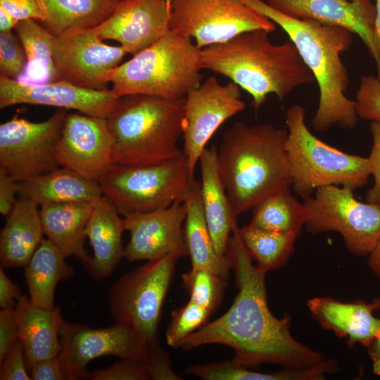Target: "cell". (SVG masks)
<instances>
[{"label": "cell", "instance_id": "obj_1", "mask_svg": "<svg viewBox=\"0 0 380 380\" xmlns=\"http://www.w3.org/2000/svg\"><path fill=\"white\" fill-rule=\"evenodd\" d=\"M236 224L226 250L234 271L238 294L229 309L187 336L180 347L191 350L206 344H222L234 351L233 360L248 369L263 363L305 369L326 360L319 352L296 341L291 334V317L279 319L267 301L266 272L253 264Z\"/></svg>", "mask_w": 380, "mask_h": 380}, {"label": "cell", "instance_id": "obj_2", "mask_svg": "<svg viewBox=\"0 0 380 380\" xmlns=\"http://www.w3.org/2000/svg\"><path fill=\"white\" fill-rule=\"evenodd\" d=\"M260 13L288 35L319 89V103L312 126L324 132L338 125L353 129L357 120L355 100L347 97L350 80L341 53L353 43L348 30L317 21L288 15L264 0H240Z\"/></svg>", "mask_w": 380, "mask_h": 380}, {"label": "cell", "instance_id": "obj_3", "mask_svg": "<svg viewBox=\"0 0 380 380\" xmlns=\"http://www.w3.org/2000/svg\"><path fill=\"white\" fill-rule=\"evenodd\" d=\"M287 133L269 123L249 125L238 121L223 134L217 164L236 216L291 185Z\"/></svg>", "mask_w": 380, "mask_h": 380}, {"label": "cell", "instance_id": "obj_4", "mask_svg": "<svg viewBox=\"0 0 380 380\" xmlns=\"http://www.w3.org/2000/svg\"><path fill=\"white\" fill-rule=\"evenodd\" d=\"M269 31L241 33L201 49L203 69L224 75L252 97L258 110L270 94L281 101L315 78L291 41L272 43Z\"/></svg>", "mask_w": 380, "mask_h": 380}, {"label": "cell", "instance_id": "obj_5", "mask_svg": "<svg viewBox=\"0 0 380 380\" xmlns=\"http://www.w3.org/2000/svg\"><path fill=\"white\" fill-rule=\"evenodd\" d=\"M184 101L144 94L121 97L106 118L113 164L151 165L181 157L177 144L183 133Z\"/></svg>", "mask_w": 380, "mask_h": 380}, {"label": "cell", "instance_id": "obj_6", "mask_svg": "<svg viewBox=\"0 0 380 380\" xmlns=\"http://www.w3.org/2000/svg\"><path fill=\"white\" fill-rule=\"evenodd\" d=\"M201 53L193 40L172 30L108 75L118 96L183 99L201 84Z\"/></svg>", "mask_w": 380, "mask_h": 380}, {"label": "cell", "instance_id": "obj_7", "mask_svg": "<svg viewBox=\"0 0 380 380\" xmlns=\"http://www.w3.org/2000/svg\"><path fill=\"white\" fill-rule=\"evenodd\" d=\"M306 112L298 104L286 111L285 148L294 191L304 199L323 186H342L355 191L368 182L367 158L352 155L316 137L305 124Z\"/></svg>", "mask_w": 380, "mask_h": 380}, {"label": "cell", "instance_id": "obj_8", "mask_svg": "<svg viewBox=\"0 0 380 380\" xmlns=\"http://www.w3.org/2000/svg\"><path fill=\"white\" fill-rule=\"evenodd\" d=\"M194 179L183 153L178 158L156 164H113L98 183L103 196L124 217L184 201Z\"/></svg>", "mask_w": 380, "mask_h": 380}, {"label": "cell", "instance_id": "obj_9", "mask_svg": "<svg viewBox=\"0 0 380 380\" xmlns=\"http://www.w3.org/2000/svg\"><path fill=\"white\" fill-rule=\"evenodd\" d=\"M168 255L122 275L110 287L109 312L116 322L132 327L148 343L158 340V326L175 263Z\"/></svg>", "mask_w": 380, "mask_h": 380}, {"label": "cell", "instance_id": "obj_10", "mask_svg": "<svg viewBox=\"0 0 380 380\" xmlns=\"http://www.w3.org/2000/svg\"><path fill=\"white\" fill-rule=\"evenodd\" d=\"M353 191L331 185L305 198V227L311 234L336 232L349 251L369 255L380 239V205L357 201Z\"/></svg>", "mask_w": 380, "mask_h": 380}, {"label": "cell", "instance_id": "obj_11", "mask_svg": "<svg viewBox=\"0 0 380 380\" xmlns=\"http://www.w3.org/2000/svg\"><path fill=\"white\" fill-rule=\"evenodd\" d=\"M170 28L202 49L251 30L271 33L277 25L240 0H172Z\"/></svg>", "mask_w": 380, "mask_h": 380}, {"label": "cell", "instance_id": "obj_12", "mask_svg": "<svg viewBox=\"0 0 380 380\" xmlns=\"http://www.w3.org/2000/svg\"><path fill=\"white\" fill-rule=\"evenodd\" d=\"M65 109L42 122L15 115L0 125V167L18 182L31 179L58 167L56 150Z\"/></svg>", "mask_w": 380, "mask_h": 380}, {"label": "cell", "instance_id": "obj_13", "mask_svg": "<svg viewBox=\"0 0 380 380\" xmlns=\"http://www.w3.org/2000/svg\"><path fill=\"white\" fill-rule=\"evenodd\" d=\"M58 357L68 380L89 379V362L102 356L146 361L148 343L132 327L116 322L99 329L63 321Z\"/></svg>", "mask_w": 380, "mask_h": 380}, {"label": "cell", "instance_id": "obj_14", "mask_svg": "<svg viewBox=\"0 0 380 380\" xmlns=\"http://www.w3.org/2000/svg\"><path fill=\"white\" fill-rule=\"evenodd\" d=\"M245 108L240 87L232 81L222 84L214 76L187 93L183 106V153L192 177L201 153L215 132Z\"/></svg>", "mask_w": 380, "mask_h": 380}, {"label": "cell", "instance_id": "obj_15", "mask_svg": "<svg viewBox=\"0 0 380 380\" xmlns=\"http://www.w3.org/2000/svg\"><path fill=\"white\" fill-rule=\"evenodd\" d=\"M126 54L121 46L103 43L91 29L56 37L53 49V82L106 89L108 73Z\"/></svg>", "mask_w": 380, "mask_h": 380}, {"label": "cell", "instance_id": "obj_16", "mask_svg": "<svg viewBox=\"0 0 380 380\" xmlns=\"http://www.w3.org/2000/svg\"><path fill=\"white\" fill-rule=\"evenodd\" d=\"M56 157L60 167L99 182L113 164V142L106 118L67 113Z\"/></svg>", "mask_w": 380, "mask_h": 380}, {"label": "cell", "instance_id": "obj_17", "mask_svg": "<svg viewBox=\"0 0 380 380\" xmlns=\"http://www.w3.org/2000/svg\"><path fill=\"white\" fill-rule=\"evenodd\" d=\"M186 216L184 201H177L167 208L124 216L130 239L125 258L130 261L154 260L168 255H188L184 234Z\"/></svg>", "mask_w": 380, "mask_h": 380}, {"label": "cell", "instance_id": "obj_18", "mask_svg": "<svg viewBox=\"0 0 380 380\" xmlns=\"http://www.w3.org/2000/svg\"><path fill=\"white\" fill-rule=\"evenodd\" d=\"M120 98L108 89H88L64 81L29 85L0 75L1 110L18 104L40 105L107 118Z\"/></svg>", "mask_w": 380, "mask_h": 380}, {"label": "cell", "instance_id": "obj_19", "mask_svg": "<svg viewBox=\"0 0 380 380\" xmlns=\"http://www.w3.org/2000/svg\"><path fill=\"white\" fill-rule=\"evenodd\" d=\"M170 20V4L165 0H129L91 30L101 40H115L134 55L169 32Z\"/></svg>", "mask_w": 380, "mask_h": 380}, {"label": "cell", "instance_id": "obj_20", "mask_svg": "<svg viewBox=\"0 0 380 380\" xmlns=\"http://www.w3.org/2000/svg\"><path fill=\"white\" fill-rule=\"evenodd\" d=\"M293 18L344 28L358 35L375 61L380 78V59L374 41L375 6L371 0H264Z\"/></svg>", "mask_w": 380, "mask_h": 380}, {"label": "cell", "instance_id": "obj_21", "mask_svg": "<svg viewBox=\"0 0 380 380\" xmlns=\"http://www.w3.org/2000/svg\"><path fill=\"white\" fill-rule=\"evenodd\" d=\"M124 231V217L102 196L94 202L85 229L86 237L93 249V257L86 269L94 280L99 281L108 277L125 258L122 241Z\"/></svg>", "mask_w": 380, "mask_h": 380}, {"label": "cell", "instance_id": "obj_22", "mask_svg": "<svg viewBox=\"0 0 380 380\" xmlns=\"http://www.w3.org/2000/svg\"><path fill=\"white\" fill-rule=\"evenodd\" d=\"M306 305L322 327L338 337L347 338L350 346L360 343L367 346L379 331L380 319L374 316L372 303H343L332 298L315 297Z\"/></svg>", "mask_w": 380, "mask_h": 380}, {"label": "cell", "instance_id": "obj_23", "mask_svg": "<svg viewBox=\"0 0 380 380\" xmlns=\"http://www.w3.org/2000/svg\"><path fill=\"white\" fill-rule=\"evenodd\" d=\"M198 163L201 167V201L204 217L215 250L225 256L229 239L236 224L235 215L222 183L215 147L205 148Z\"/></svg>", "mask_w": 380, "mask_h": 380}, {"label": "cell", "instance_id": "obj_24", "mask_svg": "<svg viewBox=\"0 0 380 380\" xmlns=\"http://www.w3.org/2000/svg\"><path fill=\"white\" fill-rule=\"evenodd\" d=\"M90 202L49 203L40 206L44 235L65 257L74 256L87 268L91 257L84 247L85 229L94 208Z\"/></svg>", "mask_w": 380, "mask_h": 380}, {"label": "cell", "instance_id": "obj_25", "mask_svg": "<svg viewBox=\"0 0 380 380\" xmlns=\"http://www.w3.org/2000/svg\"><path fill=\"white\" fill-rule=\"evenodd\" d=\"M15 308L18 338L24 346L27 369L37 361L58 356L59 332L64 321L60 308L45 309L36 306L24 295L18 299Z\"/></svg>", "mask_w": 380, "mask_h": 380}, {"label": "cell", "instance_id": "obj_26", "mask_svg": "<svg viewBox=\"0 0 380 380\" xmlns=\"http://www.w3.org/2000/svg\"><path fill=\"white\" fill-rule=\"evenodd\" d=\"M39 205L20 198L6 217L0 234V261L3 267H25L44 235Z\"/></svg>", "mask_w": 380, "mask_h": 380}, {"label": "cell", "instance_id": "obj_27", "mask_svg": "<svg viewBox=\"0 0 380 380\" xmlns=\"http://www.w3.org/2000/svg\"><path fill=\"white\" fill-rule=\"evenodd\" d=\"M18 196L41 206L49 203H94L103 194L98 182L58 167L44 175L20 182Z\"/></svg>", "mask_w": 380, "mask_h": 380}, {"label": "cell", "instance_id": "obj_28", "mask_svg": "<svg viewBox=\"0 0 380 380\" xmlns=\"http://www.w3.org/2000/svg\"><path fill=\"white\" fill-rule=\"evenodd\" d=\"M65 255L48 239H43L24 267L25 279L30 302L38 307L53 309L55 289L61 281L74 274V269L65 262Z\"/></svg>", "mask_w": 380, "mask_h": 380}, {"label": "cell", "instance_id": "obj_29", "mask_svg": "<svg viewBox=\"0 0 380 380\" xmlns=\"http://www.w3.org/2000/svg\"><path fill=\"white\" fill-rule=\"evenodd\" d=\"M184 203V234L191 268H206L227 279L231 265L226 255L220 256L215 250L203 212L200 182L196 179Z\"/></svg>", "mask_w": 380, "mask_h": 380}, {"label": "cell", "instance_id": "obj_30", "mask_svg": "<svg viewBox=\"0 0 380 380\" xmlns=\"http://www.w3.org/2000/svg\"><path fill=\"white\" fill-rule=\"evenodd\" d=\"M42 23L53 35L91 30L106 20L118 4L111 0H42Z\"/></svg>", "mask_w": 380, "mask_h": 380}, {"label": "cell", "instance_id": "obj_31", "mask_svg": "<svg viewBox=\"0 0 380 380\" xmlns=\"http://www.w3.org/2000/svg\"><path fill=\"white\" fill-rule=\"evenodd\" d=\"M14 30L27 60L24 72L17 80L29 85L53 82V49L56 36L34 19L19 21Z\"/></svg>", "mask_w": 380, "mask_h": 380}, {"label": "cell", "instance_id": "obj_32", "mask_svg": "<svg viewBox=\"0 0 380 380\" xmlns=\"http://www.w3.org/2000/svg\"><path fill=\"white\" fill-rule=\"evenodd\" d=\"M250 225L272 232L300 235L308 216L307 207L285 188L274 192L253 208Z\"/></svg>", "mask_w": 380, "mask_h": 380}, {"label": "cell", "instance_id": "obj_33", "mask_svg": "<svg viewBox=\"0 0 380 380\" xmlns=\"http://www.w3.org/2000/svg\"><path fill=\"white\" fill-rule=\"evenodd\" d=\"M241 242L256 266L265 271L283 266L294 248L295 233L267 231L250 224L238 229Z\"/></svg>", "mask_w": 380, "mask_h": 380}, {"label": "cell", "instance_id": "obj_34", "mask_svg": "<svg viewBox=\"0 0 380 380\" xmlns=\"http://www.w3.org/2000/svg\"><path fill=\"white\" fill-rule=\"evenodd\" d=\"M186 372L205 380H303V369L283 368L270 373L255 372L233 360L189 366Z\"/></svg>", "mask_w": 380, "mask_h": 380}, {"label": "cell", "instance_id": "obj_35", "mask_svg": "<svg viewBox=\"0 0 380 380\" xmlns=\"http://www.w3.org/2000/svg\"><path fill=\"white\" fill-rule=\"evenodd\" d=\"M182 278L190 300L211 312L215 310L223 297L227 279L206 268H191Z\"/></svg>", "mask_w": 380, "mask_h": 380}, {"label": "cell", "instance_id": "obj_36", "mask_svg": "<svg viewBox=\"0 0 380 380\" xmlns=\"http://www.w3.org/2000/svg\"><path fill=\"white\" fill-rule=\"evenodd\" d=\"M211 313L190 300L184 306L172 311L165 332L167 344L175 348H180L187 336L208 322Z\"/></svg>", "mask_w": 380, "mask_h": 380}, {"label": "cell", "instance_id": "obj_37", "mask_svg": "<svg viewBox=\"0 0 380 380\" xmlns=\"http://www.w3.org/2000/svg\"><path fill=\"white\" fill-rule=\"evenodd\" d=\"M24 48L12 31L0 32V73L6 77L17 80L27 65Z\"/></svg>", "mask_w": 380, "mask_h": 380}, {"label": "cell", "instance_id": "obj_38", "mask_svg": "<svg viewBox=\"0 0 380 380\" xmlns=\"http://www.w3.org/2000/svg\"><path fill=\"white\" fill-rule=\"evenodd\" d=\"M355 101L359 118L380 122V78L377 75L360 77Z\"/></svg>", "mask_w": 380, "mask_h": 380}, {"label": "cell", "instance_id": "obj_39", "mask_svg": "<svg viewBox=\"0 0 380 380\" xmlns=\"http://www.w3.org/2000/svg\"><path fill=\"white\" fill-rule=\"evenodd\" d=\"M93 380L151 379L146 361L121 359L111 366L89 372Z\"/></svg>", "mask_w": 380, "mask_h": 380}, {"label": "cell", "instance_id": "obj_40", "mask_svg": "<svg viewBox=\"0 0 380 380\" xmlns=\"http://www.w3.org/2000/svg\"><path fill=\"white\" fill-rule=\"evenodd\" d=\"M1 380H30L27 372L24 346L18 338L0 362Z\"/></svg>", "mask_w": 380, "mask_h": 380}, {"label": "cell", "instance_id": "obj_41", "mask_svg": "<svg viewBox=\"0 0 380 380\" xmlns=\"http://www.w3.org/2000/svg\"><path fill=\"white\" fill-rule=\"evenodd\" d=\"M146 362L151 379L177 380L181 379L172 369L169 357L161 348L158 340L149 343V352Z\"/></svg>", "mask_w": 380, "mask_h": 380}, {"label": "cell", "instance_id": "obj_42", "mask_svg": "<svg viewBox=\"0 0 380 380\" xmlns=\"http://www.w3.org/2000/svg\"><path fill=\"white\" fill-rule=\"evenodd\" d=\"M370 132L373 144L367 158L374 184L367 193L366 202L380 205V122H371Z\"/></svg>", "mask_w": 380, "mask_h": 380}, {"label": "cell", "instance_id": "obj_43", "mask_svg": "<svg viewBox=\"0 0 380 380\" xmlns=\"http://www.w3.org/2000/svg\"><path fill=\"white\" fill-rule=\"evenodd\" d=\"M0 7L18 21L34 19L42 23L45 18L42 0H0Z\"/></svg>", "mask_w": 380, "mask_h": 380}, {"label": "cell", "instance_id": "obj_44", "mask_svg": "<svg viewBox=\"0 0 380 380\" xmlns=\"http://www.w3.org/2000/svg\"><path fill=\"white\" fill-rule=\"evenodd\" d=\"M18 339V322L15 308L0 311V362Z\"/></svg>", "mask_w": 380, "mask_h": 380}, {"label": "cell", "instance_id": "obj_45", "mask_svg": "<svg viewBox=\"0 0 380 380\" xmlns=\"http://www.w3.org/2000/svg\"><path fill=\"white\" fill-rule=\"evenodd\" d=\"M19 188L20 182L0 167V213L6 218L18 201Z\"/></svg>", "mask_w": 380, "mask_h": 380}, {"label": "cell", "instance_id": "obj_46", "mask_svg": "<svg viewBox=\"0 0 380 380\" xmlns=\"http://www.w3.org/2000/svg\"><path fill=\"white\" fill-rule=\"evenodd\" d=\"M29 371L32 380H68L58 356L34 362Z\"/></svg>", "mask_w": 380, "mask_h": 380}, {"label": "cell", "instance_id": "obj_47", "mask_svg": "<svg viewBox=\"0 0 380 380\" xmlns=\"http://www.w3.org/2000/svg\"><path fill=\"white\" fill-rule=\"evenodd\" d=\"M20 288L16 285L0 267V307L1 309L15 308L22 296Z\"/></svg>", "mask_w": 380, "mask_h": 380}, {"label": "cell", "instance_id": "obj_48", "mask_svg": "<svg viewBox=\"0 0 380 380\" xmlns=\"http://www.w3.org/2000/svg\"><path fill=\"white\" fill-rule=\"evenodd\" d=\"M18 22L12 15L0 7V32L13 31Z\"/></svg>", "mask_w": 380, "mask_h": 380}, {"label": "cell", "instance_id": "obj_49", "mask_svg": "<svg viewBox=\"0 0 380 380\" xmlns=\"http://www.w3.org/2000/svg\"><path fill=\"white\" fill-rule=\"evenodd\" d=\"M368 256V265L380 280V239Z\"/></svg>", "mask_w": 380, "mask_h": 380}, {"label": "cell", "instance_id": "obj_50", "mask_svg": "<svg viewBox=\"0 0 380 380\" xmlns=\"http://www.w3.org/2000/svg\"><path fill=\"white\" fill-rule=\"evenodd\" d=\"M374 21V41L376 51L380 59V0H376Z\"/></svg>", "mask_w": 380, "mask_h": 380}, {"label": "cell", "instance_id": "obj_51", "mask_svg": "<svg viewBox=\"0 0 380 380\" xmlns=\"http://www.w3.org/2000/svg\"><path fill=\"white\" fill-rule=\"evenodd\" d=\"M367 347L368 353L373 361L380 357V328L376 337Z\"/></svg>", "mask_w": 380, "mask_h": 380}, {"label": "cell", "instance_id": "obj_52", "mask_svg": "<svg viewBox=\"0 0 380 380\" xmlns=\"http://www.w3.org/2000/svg\"><path fill=\"white\" fill-rule=\"evenodd\" d=\"M373 372L380 376V357L373 361Z\"/></svg>", "mask_w": 380, "mask_h": 380}, {"label": "cell", "instance_id": "obj_53", "mask_svg": "<svg viewBox=\"0 0 380 380\" xmlns=\"http://www.w3.org/2000/svg\"><path fill=\"white\" fill-rule=\"evenodd\" d=\"M372 305L374 308V310H380V297L375 298L372 303Z\"/></svg>", "mask_w": 380, "mask_h": 380}, {"label": "cell", "instance_id": "obj_54", "mask_svg": "<svg viewBox=\"0 0 380 380\" xmlns=\"http://www.w3.org/2000/svg\"><path fill=\"white\" fill-rule=\"evenodd\" d=\"M111 1H113L114 3L117 4H119L123 3V2L129 1V0H111Z\"/></svg>", "mask_w": 380, "mask_h": 380}, {"label": "cell", "instance_id": "obj_55", "mask_svg": "<svg viewBox=\"0 0 380 380\" xmlns=\"http://www.w3.org/2000/svg\"><path fill=\"white\" fill-rule=\"evenodd\" d=\"M167 2H168L170 4V2L172 1V0H165Z\"/></svg>", "mask_w": 380, "mask_h": 380}]
</instances>
